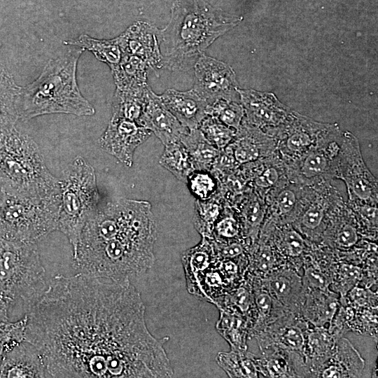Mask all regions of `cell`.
<instances>
[{
  "label": "cell",
  "instance_id": "6da1fadb",
  "mask_svg": "<svg viewBox=\"0 0 378 378\" xmlns=\"http://www.w3.org/2000/svg\"><path fill=\"white\" fill-rule=\"evenodd\" d=\"M24 340L39 351L50 377H172L164 348L145 320L130 280L78 272L57 275L27 311Z\"/></svg>",
  "mask_w": 378,
  "mask_h": 378
},
{
  "label": "cell",
  "instance_id": "7a4b0ae2",
  "mask_svg": "<svg viewBox=\"0 0 378 378\" xmlns=\"http://www.w3.org/2000/svg\"><path fill=\"white\" fill-rule=\"evenodd\" d=\"M156 237L150 202L113 200L87 221L73 253V267L94 277L130 280L154 265Z\"/></svg>",
  "mask_w": 378,
  "mask_h": 378
},
{
  "label": "cell",
  "instance_id": "3957f363",
  "mask_svg": "<svg viewBox=\"0 0 378 378\" xmlns=\"http://www.w3.org/2000/svg\"><path fill=\"white\" fill-rule=\"evenodd\" d=\"M239 21V18L225 16L204 0H175L170 20L160 30L163 66L171 70L190 68L218 37Z\"/></svg>",
  "mask_w": 378,
  "mask_h": 378
},
{
  "label": "cell",
  "instance_id": "277c9868",
  "mask_svg": "<svg viewBox=\"0 0 378 378\" xmlns=\"http://www.w3.org/2000/svg\"><path fill=\"white\" fill-rule=\"evenodd\" d=\"M71 46L51 58L36 80L21 87L18 100L19 120L52 113L94 114V107L81 94L76 80L77 64L85 50Z\"/></svg>",
  "mask_w": 378,
  "mask_h": 378
},
{
  "label": "cell",
  "instance_id": "5b68a950",
  "mask_svg": "<svg viewBox=\"0 0 378 378\" xmlns=\"http://www.w3.org/2000/svg\"><path fill=\"white\" fill-rule=\"evenodd\" d=\"M0 191L35 197L59 191L36 143L15 126L0 130Z\"/></svg>",
  "mask_w": 378,
  "mask_h": 378
},
{
  "label": "cell",
  "instance_id": "8992f818",
  "mask_svg": "<svg viewBox=\"0 0 378 378\" xmlns=\"http://www.w3.org/2000/svg\"><path fill=\"white\" fill-rule=\"evenodd\" d=\"M59 191L44 197L0 191V237L34 242L57 230Z\"/></svg>",
  "mask_w": 378,
  "mask_h": 378
},
{
  "label": "cell",
  "instance_id": "52a82bcc",
  "mask_svg": "<svg viewBox=\"0 0 378 378\" xmlns=\"http://www.w3.org/2000/svg\"><path fill=\"white\" fill-rule=\"evenodd\" d=\"M59 182L57 230L67 237L74 253L85 225L99 208L95 172L83 158L78 156L64 170Z\"/></svg>",
  "mask_w": 378,
  "mask_h": 378
},
{
  "label": "cell",
  "instance_id": "ba28073f",
  "mask_svg": "<svg viewBox=\"0 0 378 378\" xmlns=\"http://www.w3.org/2000/svg\"><path fill=\"white\" fill-rule=\"evenodd\" d=\"M45 273L36 243L0 237V295L13 305L21 302L27 311L47 287Z\"/></svg>",
  "mask_w": 378,
  "mask_h": 378
},
{
  "label": "cell",
  "instance_id": "9c48e42d",
  "mask_svg": "<svg viewBox=\"0 0 378 378\" xmlns=\"http://www.w3.org/2000/svg\"><path fill=\"white\" fill-rule=\"evenodd\" d=\"M343 132L334 125L304 155L286 167L289 180L313 187L335 178Z\"/></svg>",
  "mask_w": 378,
  "mask_h": 378
},
{
  "label": "cell",
  "instance_id": "30bf717a",
  "mask_svg": "<svg viewBox=\"0 0 378 378\" xmlns=\"http://www.w3.org/2000/svg\"><path fill=\"white\" fill-rule=\"evenodd\" d=\"M335 178L346 186L348 204L377 205V179L364 162L358 139L347 131L343 132Z\"/></svg>",
  "mask_w": 378,
  "mask_h": 378
},
{
  "label": "cell",
  "instance_id": "8fae6325",
  "mask_svg": "<svg viewBox=\"0 0 378 378\" xmlns=\"http://www.w3.org/2000/svg\"><path fill=\"white\" fill-rule=\"evenodd\" d=\"M332 126L291 112L271 135L275 141V153L286 167L311 150Z\"/></svg>",
  "mask_w": 378,
  "mask_h": 378
},
{
  "label": "cell",
  "instance_id": "7c38bea8",
  "mask_svg": "<svg viewBox=\"0 0 378 378\" xmlns=\"http://www.w3.org/2000/svg\"><path fill=\"white\" fill-rule=\"evenodd\" d=\"M238 85L232 68L202 54L195 64L192 90L209 104L219 99L238 102Z\"/></svg>",
  "mask_w": 378,
  "mask_h": 378
},
{
  "label": "cell",
  "instance_id": "4fadbf2b",
  "mask_svg": "<svg viewBox=\"0 0 378 378\" xmlns=\"http://www.w3.org/2000/svg\"><path fill=\"white\" fill-rule=\"evenodd\" d=\"M151 135V132L136 122L111 118L99 139L100 147L122 164L131 167L134 154L140 145Z\"/></svg>",
  "mask_w": 378,
  "mask_h": 378
},
{
  "label": "cell",
  "instance_id": "5bb4252c",
  "mask_svg": "<svg viewBox=\"0 0 378 378\" xmlns=\"http://www.w3.org/2000/svg\"><path fill=\"white\" fill-rule=\"evenodd\" d=\"M240 102L244 110V119L268 135L281 126L290 111L270 94L252 90H239Z\"/></svg>",
  "mask_w": 378,
  "mask_h": 378
},
{
  "label": "cell",
  "instance_id": "9a60e30c",
  "mask_svg": "<svg viewBox=\"0 0 378 378\" xmlns=\"http://www.w3.org/2000/svg\"><path fill=\"white\" fill-rule=\"evenodd\" d=\"M123 54L136 55L144 59L150 69L163 67L160 52L161 31L143 21L130 25L118 36Z\"/></svg>",
  "mask_w": 378,
  "mask_h": 378
},
{
  "label": "cell",
  "instance_id": "2e32d148",
  "mask_svg": "<svg viewBox=\"0 0 378 378\" xmlns=\"http://www.w3.org/2000/svg\"><path fill=\"white\" fill-rule=\"evenodd\" d=\"M139 124L153 132L164 146L181 141L189 130L167 108L160 96L155 94L150 88Z\"/></svg>",
  "mask_w": 378,
  "mask_h": 378
},
{
  "label": "cell",
  "instance_id": "e0dca14e",
  "mask_svg": "<svg viewBox=\"0 0 378 378\" xmlns=\"http://www.w3.org/2000/svg\"><path fill=\"white\" fill-rule=\"evenodd\" d=\"M228 146L239 165L268 157L275 152L274 138L249 124L244 118Z\"/></svg>",
  "mask_w": 378,
  "mask_h": 378
},
{
  "label": "cell",
  "instance_id": "ac0fdd59",
  "mask_svg": "<svg viewBox=\"0 0 378 378\" xmlns=\"http://www.w3.org/2000/svg\"><path fill=\"white\" fill-rule=\"evenodd\" d=\"M0 377H50L36 348L23 341L8 351L0 366Z\"/></svg>",
  "mask_w": 378,
  "mask_h": 378
},
{
  "label": "cell",
  "instance_id": "d6986e66",
  "mask_svg": "<svg viewBox=\"0 0 378 378\" xmlns=\"http://www.w3.org/2000/svg\"><path fill=\"white\" fill-rule=\"evenodd\" d=\"M309 191L310 187L286 179L265 196L266 215L269 214L272 218L279 220L297 218Z\"/></svg>",
  "mask_w": 378,
  "mask_h": 378
},
{
  "label": "cell",
  "instance_id": "ffe728a7",
  "mask_svg": "<svg viewBox=\"0 0 378 378\" xmlns=\"http://www.w3.org/2000/svg\"><path fill=\"white\" fill-rule=\"evenodd\" d=\"M240 168L251 190L264 200L269 192L288 178L286 166L275 152L268 157L241 164Z\"/></svg>",
  "mask_w": 378,
  "mask_h": 378
},
{
  "label": "cell",
  "instance_id": "44dd1931",
  "mask_svg": "<svg viewBox=\"0 0 378 378\" xmlns=\"http://www.w3.org/2000/svg\"><path fill=\"white\" fill-rule=\"evenodd\" d=\"M160 97L167 108L188 130L198 128L207 115L208 102L192 89L185 92L169 89Z\"/></svg>",
  "mask_w": 378,
  "mask_h": 378
},
{
  "label": "cell",
  "instance_id": "7402d4cb",
  "mask_svg": "<svg viewBox=\"0 0 378 378\" xmlns=\"http://www.w3.org/2000/svg\"><path fill=\"white\" fill-rule=\"evenodd\" d=\"M216 257L211 239L205 237H202L196 246L182 253L186 287L190 294L194 295L200 281Z\"/></svg>",
  "mask_w": 378,
  "mask_h": 378
},
{
  "label": "cell",
  "instance_id": "603a6c76",
  "mask_svg": "<svg viewBox=\"0 0 378 378\" xmlns=\"http://www.w3.org/2000/svg\"><path fill=\"white\" fill-rule=\"evenodd\" d=\"M148 63L141 57L123 54L119 64L111 71L116 89L132 92L145 90L148 87Z\"/></svg>",
  "mask_w": 378,
  "mask_h": 378
},
{
  "label": "cell",
  "instance_id": "cb8c5ba5",
  "mask_svg": "<svg viewBox=\"0 0 378 378\" xmlns=\"http://www.w3.org/2000/svg\"><path fill=\"white\" fill-rule=\"evenodd\" d=\"M240 220L244 237L253 239L266 215V204L263 198L253 190L238 197L232 205Z\"/></svg>",
  "mask_w": 378,
  "mask_h": 378
},
{
  "label": "cell",
  "instance_id": "d4e9b609",
  "mask_svg": "<svg viewBox=\"0 0 378 378\" xmlns=\"http://www.w3.org/2000/svg\"><path fill=\"white\" fill-rule=\"evenodd\" d=\"M64 43L91 52L98 60L106 63L111 71L119 64L122 57L118 36L112 39H97L81 34L77 38L64 41Z\"/></svg>",
  "mask_w": 378,
  "mask_h": 378
},
{
  "label": "cell",
  "instance_id": "484cf974",
  "mask_svg": "<svg viewBox=\"0 0 378 378\" xmlns=\"http://www.w3.org/2000/svg\"><path fill=\"white\" fill-rule=\"evenodd\" d=\"M21 87L0 64V130L16 125L19 120L18 100Z\"/></svg>",
  "mask_w": 378,
  "mask_h": 378
},
{
  "label": "cell",
  "instance_id": "4316f807",
  "mask_svg": "<svg viewBox=\"0 0 378 378\" xmlns=\"http://www.w3.org/2000/svg\"><path fill=\"white\" fill-rule=\"evenodd\" d=\"M181 141L188 150L195 170L211 171L220 150L205 138L199 128L189 130Z\"/></svg>",
  "mask_w": 378,
  "mask_h": 378
},
{
  "label": "cell",
  "instance_id": "83f0119b",
  "mask_svg": "<svg viewBox=\"0 0 378 378\" xmlns=\"http://www.w3.org/2000/svg\"><path fill=\"white\" fill-rule=\"evenodd\" d=\"M149 88L148 86L146 90L139 92L115 89L111 118H124L139 124L147 103Z\"/></svg>",
  "mask_w": 378,
  "mask_h": 378
},
{
  "label": "cell",
  "instance_id": "f1b7e54d",
  "mask_svg": "<svg viewBox=\"0 0 378 378\" xmlns=\"http://www.w3.org/2000/svg\"><path fill=\"white\" fill-rule=\"evenodd\" d=\"M225 204L218 192L210 199L195 200L192 222L202 237L211 239L214 225Z\"/></svg>",
  "mask_w": 378,
  "mask_h": 378
},
{
  "label": "cell",
  "instance_id": "f546056e",
  "mask_svg": "<svg viewBox=\"0 0 378 378\" xmlns=\"http://www.w3.org/2000/svg\"><path fill=\"white\" fill-rule=\"evenodd\" d=\"M164 146L160 164L178 180L186 183L188 176L195 170L188 150L181 141Z\"/></svg>",
  "mask_w": 378,
  "mask_h": 378
},
{
  "label": "cell",
  "instance_id": "4dcf8cb0",
  "mask_svg": "<svg viewBox=\"0 0 378 378\" xmlns=\"http://www.w3.org/2000/svg\"><path fill=\"white\" fill-rule=\"evenodd\" d=\"M219 310L220 316L216 325L217 331L229 342L232 349L245 351L246 346L244 320L237 314Z\"/></svg>",
  "mask_w": 378,
  "mask_h": 378
},
{
  "label": "cell",
  "instance_id": "1f68e13d",
  "mask_svg": "<svg viewBox=\"0 0 378 378\" xmlns=\"http://www.w3.org/2000/svg\"><path fill=\"white\" fill-rule=\"evenodd\" d=\"M216 362L230 377H258L256 365L245 351L232 349L230 352H219Z\"/></svg>",
  "mask_w": 378,
  "mask_h": 378
},
{
  "label": "cell",
  "instance_id": "d6a6232c",
  "mask_svg": "<svg viewBox=\"0 0 378 378\" xmlns=\"http://www.w3.org/2000/svg\"><path fill=\"white\" fill-rule=\"evenodd\" d=\"M243 230L239 216L234 209L225 204L216 221L211 240L216 243H228L240 239Z\"/></svg>",
  "mask_w": 378,
  "mask_h": 378
},
{
  "label": "cell",
  "instance_id": "836d02e7",
  "mask_svg": "<svg viewBox=\"0 0 378 378\" xmlns=\"http://www.w3.org/2000/svg\"><path fill=\"white\" fill-rule=\"evenodd\" d=\"M206 113L236 131L245 116L241 104L225 99H217L209 104Z\"/></svg>",
  "mask_w": 378,
  "mask_h": 378
},
{
  "label": "cell",
  "instance_id": "e575fe53",
  "mask_svg": "<svg viewBox=\"0 0 378 378\" xmlns=\"http://www.w3.org/2000/svg\"><path fill=\"white\" fill-rule=\"evenodd\" d=\"M198 128L205 138L218 150L230 144L236 133V130L209 115L202 120Z\"/></svg>",
  "mask_w": 378,
  "mask_h": 378
},
{
  "label": "cell",
  "instance_id": "d590c367",
  "mask_svg": "<svg viewBox=\"0 0 378 378\" xmlns=\"http://www.w3.org/2000/svg\"><path fill=\"white\" fill-rule=\"evenodd\" d=\"M186 185L198 200L210 199L218 192V181L210 171H193L188 176Z\"/></svg>",
  "mask_w": 378,
  "mask_h": 378
},
{
  "label": "cell",
  "instance_id": "8d00e7d4",
  "mask_svg": "<svg viewBox=\"0 0 378 378\" xmlns=\"http://www.w3.org/2000/svg\"><path fill=\"white\" fill-rule=\"evenodd\" d=\"M27 316L15 322L0 323V366L5 354L24 340Z\"/></svg>",
  "mask_w": 378,
  "mask_h": 378
},
{
  "label": "cell",
  "instance_id": "74e56055",
  "mask_svg": "<svg viewBox=\"0 0 378 378\" xmlns=\"http://www.w3.org/2000/svg\"><path fill=\"white\" fill-rule=\"evenodd\" d=\"M224 304H222L218 309H223L228 306H234L239 309L241 314H245L251 306V298L250 293L246 288L239 287L234 290L225 299Z\"/></svg>",
  "mask_w": 378,
  "mask_h": 378
},
{
  "label": "cell",
  "instance_id": "f35d334b",
  "mask_svg": "<svg viewBox=\"0 0 378 378\" xmlns=\"http://www.w3.org/2000/svg\"><path fill=\"white\" fill-rule=\"evenodd\" d=\"M358 240L357 230L351 223L343 224L336 234V244L341 247L347 248L355 245Z\"/></svg>",
  "mask_w": 378,
  "mask_h": 378
},
{
  "label": "cell",
  "instance_id": "ab89813d",
  "mask_svg": "<svg viewBox=\"0 0 378 378\" xmlns=\"http://www.w3.org/2000/svg\"><path fill=\"white\" fill-rule=\"evenodd\" d=\"M284 244L288 253L292 256L300 255L304 248L302 237L295 230H287L284 235Z\"/></svg>",
  "mask_w": 378,
  "mask_h": 378
},
{
  "label": "cell",
  "instance_id": "60d3db41",
  "mask_svg": "<svg viewBox=\"0 0 378 378\" xmlns=\"http://www.w3.org/2000/svg\"><path fill=\"white\" fill-rule=\"evenodd\" d=\"M303 342L302 334L296 328L288 329L282 336V342L293 349H300L303 344Z\"/></svg>",
  "mask_w": 378,
  "mask_h": 378
},
{
  "label": "cell",
  "instance_id": "b9f144b4",
  "mask_svg": "<svg viewBox=\"0 0 378 378\" xmlns=\"http://www.w3.org/2000/svg\"><path fill=\"white\" fill-rule=\"evenodd\" d=\"M258 267L262 271H267L274 264V258L272 251L267 246H262L255 257Z\"/></svg>",
  "mask_w": 378,
  "mask_h": 378
},
{
  "label": "cell",
  "instance_id": "7bdbcfd3",
  "mask_svg": "<svg viewBox=\"0 0 378 378\" xmlns=\"http://www.w3.org/2000/svg\"><path fill=\"white\" fill-rule=\"evenodd\" d=\"M272 289L279 296L286 295L290 290V284L288 279L284 277H277L270 283Z\"/></svg>",
  "mask_w": 378,
  "mask_h": 378
},
{
  "label": "cell",
  "instance_id": "ee69618b",
  "mask_svg": "<svg viewBox=\"0 0 378 378\" xmlns=\"http://www.w3.org/2000/svg\"><path fill=\"white\" fill-rule=\"evenodd\" d=\"M255 303L260 312L263 315H267L272 307V300L269 295L265 293L258 294L255 297Z\"/></svg>",
  "mask_w": 378,
  "mask_h": 378
},
{
  "label": "cell",
  "instance_id": "f6af8a7d",
  "mask_svg": "<svg viewBox=\"0 0 378 378\" xmlns=\"http://www.w3.org/2000/svg\"><path fill=\"white\" fill-rule=\"evenodd\" d=\"M267 368L272 376L280 375L286 371V364L281 359L274 358L268 362Z\"/></svg>",
  "mask_w": 378,
  "mask_h": 378
},
{
  "label": "cell",
  "instance_id": "bcb514c9",
  "mask_svg": "<svg viewBox=\"0 0 378 378\" xmlns=\"http://www.w3.org/2000/svg\"><path fill=\"white\" fill-rule=\"evenodd\" d=\"M13 306L8 299L0 295V323L8 321V310Z\"/></svg>",
  "mask_w": 378,
  "mask_h": 378
},
{
  "label": "cell",
  "instance_id": "7dc6e473",
  "mask_svg": "<svg viewBox=\"0 0 378 378\" xmlns=\"http://www.w3.org/2000/svg\"><path fill=\"white\" fill-rule=\"evenodd\" d=\"M308 276L310 282L314 285H316V286L321 287L326 284L323 276L314 271L309 272Z\"/></svg>",
  "mask_w": 378,
  "mask_h": 378
},
{
  "label": "cell",
  "instance_id": "c3c4849f",
  "mask_svg": "<svg viewBox=\"0 0 378 378\" xmlns=\"http://www.w3.org/2000/svg\"><path fill=\"white\" fill-rule=\"evenodd\" d=\"M323 377H341L340 372L335 367H330L324 370L323 373Z\"/></svg>",
  "mask_w": 378,
  "mask_h": 378
}]
</instances>
